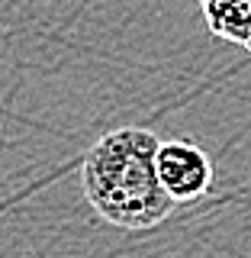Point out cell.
Segmentation results:
<instances>
[{"label": "cell", "mask_w": 251, "mask_h": 258, "mask_svg": "<svg viewBox=\"0 0 251 258\" xmlns=\"http://www.w3.org/2000/svg\"><path fill=\"white\" fill-rule=\"evenodd\" d=\"M158 177L174 204H190L213 187V158L187 139H168L158 149Z\"/></svg>", "instance_id": "7a4b0ae2"}, {"label": "cell", "mask_w": 251, "mask_h": 258, "mask_svg": "<svg viewBox=\"0 0 251 258\" xmlns=\"http://www.w3.org/2000/svg\"><path fill=\"white\" fill-rule=\"evenodd\" d=\"M206 26L251 52V0H200Z\"/></svg>", "instance_id": "3957f363"}, {"label": "cell", "mask_w": 251, "mask_h": 258, "mask_svg": "<svg viewBox=\"0 0 251 258\" xmlns=\"http://www.w3.org/2000/svg\"><path fill=\"white\" fill-rule=\"evenodd\" d=\"M161 139L142 126H119L100 136L80 161V187L100 220L116 229H155L174 210L158 177Z\"/></svg>", "instance_id": "6da1fadb"}]
</instances>
